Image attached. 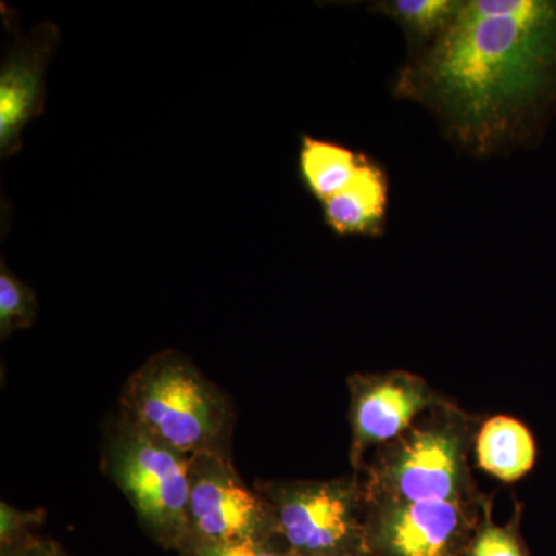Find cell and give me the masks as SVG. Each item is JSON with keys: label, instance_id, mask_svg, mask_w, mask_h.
<instances>
[{"label": "cell", "instance_id": "1", "mask_svg": "<svg viewBox=\"0 0 556 556\" xmlns=\"http://www.w3.org/2000/svg\"><path fill=\"white\" fill-rule=\"evenodd\" d=\"M394 91L430 110L473 155L526 141L556 102L555 0H463Z\"/></svg>", "mask_w": 556, "mask_h": 556}, {"label": "cell", "instance_id": "2", "mask_svg": "<svg viewBox=\"0 0 556 556\" xmlns=\"http://www.w3.org/2000/svg\"><path fill=\"white\" fill-rule=\"evenodd\" d=\"M119 415L181 455L229 450V397L172 348L152 354L131 372L121 391Z\"/></svg>", "mask_w": 556, "mask_h": 556}, {"label": "cell", "instance_id": "3", "mask_svg": "<svg viewBox=\"0 0 556 556\" xmlns=\"http://www.w3.org/2000/svg\"><path fill=\"white\" fill-rule=\"evenodd\" d=\"M102 468L150 535L164 547L185 551L190 541V457L156 441L118 413L105 431Z\"/></svg>", "mask_w": 556, "mask_h": 556}, {"label": "cell", "instance_id": "4", "mask_svg": "<svg viewBox=\"0 0 556 556\" xmlns=\"http://www.w3.org/2000/svg\"><path fill=\"white\" fill-rule=\"evenodd\" d=\"M466 438L448 422L412 427L380 457L372 492L383 503L460 501L467 486Z\"/></svg>", "mask_w": 556, "mask_h": 556}, {"label": "cell", "instance_id": "5", "mask_svg": "<svg viewBox=\"0 0 556 556\" xmlns=\"http://www.w3.org/2000/svg\"><path fill=\"white\" fill-rule=\"evenodd\" d=\"M258 492L273 507L277 535L287 541L294 554L345 555L361 532L354 482H266Z\"/></svg>", "mask_w": 556, "mask_h": 556}, {"label": "cell", "instance_id": "6", "mask_svg": "<svg viewBox=\"0 0 556 556\" xmlns=\"http://www.w3.org/2000/svg\"><path fill=\"white\" fill-rule=\"evenodd\" d=\"M190 541H268L277 535L273 507L249 489L228 452L190 457Z\"/></svg>", "mask_w": 556, "mask_h": 556}, {"label": "cell", "instance_id": "7", "mask_svg": "<svg viewBox=\"0 0 556 556\" xmlns=\"http://www.w3.org/2000/svg\"><path fill=\"white\" fill-rule=\"evenodd\" d=\"M350 386L354 463L372 445L396 441L434 405L427 383L407 372L354 376Z\"/></svg>", "mask_w": 556, "mask_h": 556}, {"label": "cell", "instance_id": "8", "mask_svg": "<svg viewBox=\"0 0 556 556\" xmlns=\"http://www.w3.org/2000/svg\"><path fill=\"white\" fill-rule=\"evenodd\" d=\"M60 42V28L42 22L20 35L0 67V155L10 159L22 148V134L46 104L47 65Z\"/></svg>", "mask_w": 556, "mask_h": 556}, {"label": "cell", "instance_id": "9", "mask_svg": "<svg viewBox=\"0 0 556 556\" xmlns=\"http://www.w3.org/2000/svg\"><path fill=\"white\" fill-rule=\"evenodd\" d=\"M467 533L460 501L383 503L365 538L380 556H455Z\"/></svg>", "mask_w": 556, "mask_h": 556}, {"label": "cell", "instance_id": "10", "mask_svg": "<svg viewBox=\"0 0 556 556\" xmlns=\"http://www.w3.org/2000/svg\"><path fill=\"white\" fill-rule=\"evenodd\" d=\"M387 206L386 172L369 161L345 190L325 201V223L339 236H378Z\"/></svg>", "mask_w": 556, "mask_h": 556}, {"label": "cell", "instance_id": "11", "mask_svg": "<svg viewBox=\"0 0 556 556\" xmlns=\"http://www.w3.org/2000/svg\"><path fill=\"white\" fill-rule=\"evenodd\" d=\"M478 463L486 473L511 482L535 464L536 447L525 424L507 416L486 420L478 437Z\"/></svg>", "mask_w": 556, "mask_h": 556}, {"label": "cell", "instance_id": "12", "mask_svg": "<svg viewBox=\"0 0 556 556\" xmlns=\"http://www.w3.org/2000/svg\"><path fill=\"white\" fill-rule=\"evenodd\" d=\"M369 160L362 153L325 139L303 137L299 169L306 189L321 204L345 190Z\"/></svg>", "mask_w": 556, "mask_h": 556}, {"label": "cell", "instance_id": "13", "mask_svg": "<svg viewBox=\"0 0 556 556\" xmlns=\"http://www.w3.org/2000/svg\"><path fill=\"white\" fill-rule=\"evenodd\" d=\"M463 0H387L376 11L399 22L422 46L444 33L455 20Z\"/></svg>", "mask_w": 556, "mask_h": 556}, {"label": "cell", "instance_id": "14", "mask_svg": "<svg viewBox=\"0 0 556 556\" xmlns=\"http://www.w3.org/2000/svg\"><path fill=\"white\" fill-rule=\"evenodd\" d=\"M38 317V300L27 283L14 276L2 258L0 266V338L30 328Z\"/></svg>", "mask_w": 556, "mask_h": 556}, {"label": "cell", "instance_id": "15", "mask_svg": "<svg viewBox=\"0 0 556 556\" xmlns=\"http://www.w3.org/2000/svg\"><path fill=\"white\" fill-rule=\"evenodd\" d=\"M468 556H530L514 526L501 527L486 517L468 548Z\"/></svg>", "mask_w": 556, "mask_h": 556}, {"label": "cell", "instance_id": "16", "mask_svg": "<svg viewBox=\"0 0 556 556\" xmlns=\"http://www.w3.org/2000/svg\"><path fill=\"white\" fill-rule=\"evenodd\" d=\"M182 552L190 556H281L268 541L257 540L189 541Z\"/></svg>", "mask_w": 556, "mask_h": 556}, {"label": "cell", "instance_id": "17", "mask_svg": "<svg viewBox=\"0 0 556 556\" xmlns=\"http://www.w3.org/2000/svg\"><path fill=\"white\" fill-rule=\"evenodd\" d=\"M2 522H0V540L2 544L31 538L33 526L42 522L43 511H21L2 503Z\"/></svg>", "mask_w": 556, "mask_h": 556}, {"label": "cell", "instance_id": "18", "mask_svg": "<svg viewBox=\"0 0 556 556\" xmlns=\"http://www.w3.org/2000/svg\"><path fill=\"white\" fill-rule=\"evenodd\" d=\"M28 556H70L53 541L35 540Z\"/></svg>", "mask_w": 556, "mask_h": 556}, {"label": "cell", "instance_id": "19", "mask_svg": "<svg viewBox=\"0 0 556 556\" xmlns=\"http://www.w3.org/2000/svg\"><path fill=\"white\" fill-rule=\"evenodd\" d=\"M36 538L27 540L13 541V543L2 544V555L0 556H28Z\"/></svg>", "mask_w": 556, "mask_h": 556}, {"label": "cell", "instance_id": "20", "mask_svg": "<svg viewBox=\"0 0 556 556\" xmlns=\"http://www.w3.org/2000/svg\"><path fill=\"white\" fill-rule=\"evenodd\" d=\"M287 556H302V555L294 554V552H291V554H288Z\"/></svg>", "mask_w": 556, "mask_h": 556}, {"label": "cell", "instance_id": "21", "mask_svg": "<svg viewBox=\"0 0 556 556\" xmlns=\"http://www.w3.org/2000/svg\"><path fill=\"white\" fill-rule=\"evenodd\" d=\"M332 556H346V555H332Z\"/></svg>", "mask_w": 556, "mask_h": 556}]
</instances>
